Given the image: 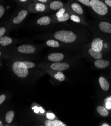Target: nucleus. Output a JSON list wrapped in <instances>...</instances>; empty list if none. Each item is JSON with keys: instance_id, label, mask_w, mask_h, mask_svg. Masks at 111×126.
<instances>
[{"instance_id": "f704fd0d", "label": "nucleus", "mask_w": 111, "mask_h": 126, "mask_svg": "<svg viewBox=\"0 0 111 126\" xmlns=\"http://www.w3.org/2000/svg\"><path fill=\"white\" fill-rule=\"evenodd\" d=\"M105 3L107 6L111 8V0H105Z\"/></svg>"}, {"instance_id": "e433bc0d", "label": "nucleus", "mask_w": 111, "mask_h": 126, "mask_svg": "<svg viewBox=\"0 0 111 126\" xmlns=\"http://www.w3.org/2000/svg\"><path fill=\"white\" fill-rule=\"evenodd\" d=\"M102 126H109V125L108 124H104L102 125Z\"/></svg>"}, {"instance_id": "0eeeda50", "label": "nucleus", "mask_w": 111, "mask_h": 126, "mask_svg": "<svg viewBox=\"0 0 111 126\" xmlns=\"http://www.w3.org/2000/svg\"><path fill=\"white\" fill-rule=\"evenodd\" d=\"M103 40L100 38H96L91 44V48L94 51L100 52L103 48Z\"/></svg>"}, {"instance_id": "7ed1b4c3", "label": "nucleus", "mask_w": 111, "mask_h": 126, "mask_svg": "<svg viewBox=\"0 0 111 126\" xmlns=\"http://www.w3.org/2000/svg\"><path fill=\"white\" fill-rule=\"evenodd\" d=\"M12 68L17 76L21 78H26L29 73L28 69L23 61H17L15 62L12 66Z\"/></svg>"}, {"instance_id": "9d476101", "label": "nucleus", "mask_w": 111, "mask_h": 126, "mask_svg": "<svg viewBox=\"0 0 111 126\" xmlns=\"http://www.w3.org/2000/svg\"><path fill=\"white\" fill-rule=\"evenodd\" d=\"M64 58V55L62 53H53L50 54L48 57V59L49 61L58 62L62 60Z\"/></svg>"}, {"instance_id": "a211bd4d", "label": "nucleus", "mask_w": 111, "mask_h": 126, "mask_svg": "<svg viewBox=\"0 0 111 126\" xmlns=\"http://www.w3.org/2000/svg\"><path fill=\"white\" fill-rule=\"evenodd\" d=\"M88 53L92 57L96 59H100L103 57V54L101 52H99L95 51L92 48H90L88 50Z\"/></svg>"}, {"instance_id": "f3484780", "label": "nucleus", "mask_w": 111, "mask_h": 126, "mask_svg": "<svg viewBox=\"0 0 111 126\" xmlns=\"http://www.w3.org/2000/svg\"><path fill=\"white\" fill-rule=\"evenodd\" d=\"M13 40L11 37L8 36H3L1 39H0V45L3 46H6L10 44H11Z\"/></svg>"}, {"instance_id": "393cba45", "label": "nucleus", "mask_w": 111, "mask_h": 126, "mask_svg": "<svg viewBox=\"0 0 111 126\" xmlns=\"http://www.w3.org/2000/svg\"><path fill=\"white\" fill-rule=\"evenodd\" d=\"M66 12V9L65 7L59 10L56 13V18H60L62 16H63Z\"/></svg>"}, {"instance_id": "bb28decb", "label": "nucleus", "mask_w": 111, "mask_h": 126, "mask_svg": "<svg viewBox=\"0 0 111 126\" xmlns=\"http://www.w3.org/2000/svg\"><path fill=\"white\" fill-rule=\"evenodd\" d=\"M23 61L28 69L32 68L35 66V64L32 62H30L28 61Z\"/></svg>"}, {"instance_id": "7c9ffc66", "label": "nucleus", "mask_w": 111, "mask_h": 126, "mask_svg": "<svg viewBox=\"0 0 111 126\" xmlns=\"http://www.w3.org/2000/svg\"><path fill=\"white\" fill-rule=\"evenodd\" d=\"M47 117L48 119L50 120H53L55 119V115L53 114V113H47Z\"/></svg>"}, {"instance_id": "473e14b6", "label": "nucleus", "mask_w": 111, "mask_h": 126, "mask_svg": "<svg viewBox=\"0 0 111 126\" xmlns=\"http://www.w3.org/2000/svg\"><path fill=\"white\" fill-rule=\"evenodd\" d=\"M33 1L46 4L49 2V0H33Z\"/></svg>"}, {"instance_id": "5701e85b", "label": "nucleus", "mask_w": 111, "mask_h": 126, "mask_svg": "<svg viewBox=\"0 0 111 126\" xmlns=\"http://www.w3.org/2000/svg\"><path fill=\"white\" fill-rule=\"evenodd\" d=\"M70 15L69 13L67 12H66L64 15L63 16H62L60 18H57V20L59 22H63L68 21L70 19Z\"/></svg>"}, {"instance_id": "dca6fc26", "label": "nucleus", "mask_w": 111, "mask_h": 126, "mask_svg": "<svg viewBox=\"0 0 111 126\" xmlns=\"http://www.w3.org/2000/svg\"><path fill=\"white\" fill-rule=\"evenodd\" d=\"M101 89L104 91H108L109 90L110 85L108 80L104 77H100L99 79Z\"/></svg>"}, {"instance_id": "20e7f679", "label": "nucleus", "mask_w": 111, "mask_h": 126, "mask_svg": "<svg viewBox=\"0 0 111 126\" xmlns=\"http://www.w3.org/2000/svg\"><path fill=\"white\" fill-rule=\"evenodd\" d=\"M47 4L39 2H31L27 8L29 11L35 12H44L47 9Z\"/></svg>"}, {"instance_id": "f8f14e48", "label": "nucleus", "mask_w": 111, "mask_h": 126, "mask_svg": "<svg viewBox=\"0 0 111 126\" xmlns=\"http://www.w3.org/2000/svg\"><path fill=\"white\" fill-rule=\"evenodd\" d=\"M71 9L76 13L79 15H82L84 13V10L81 6L76 2H74L70 4Z\"/></svg>"}, {"instance_id": "c9c22d12", "label": "nucleus", "mask_w": 111, "mask_h": 126, "mask_svg": "<svg viewBox=\"0 0 111 126\" xmlns=\"http://www.w3.org/2000/svg\"><path fill=\"white\" fill-rule=\"evenodd\" d=\"M104 102L105 103L106 102H111V96H109L106 97L104 100Z\"/></svg>"}, {"instance_id": "6e6552de", "label": "nucleus", "mask_w": 111, "mask_h": 126, "mask_svg": "<svg viewBox=\"0 0 111 126\" xmlns=\"http://www.w3.org/2000/svg\"><path fill=\"white\" fill-rule=\"evenodd\" d=\"M70 67V65L68 63L65 62H55L53 63L51 66V68L52 69L56 71H63L67 69Z\"/></svg>"}, {"instance_id": "f257e3e1", "label": "nucleus", "mask_w": 111, "mask_h": 126, "mask_svg": "<svg viewBox=\"0 0 111 126\" xmlns=\"http://www.w3.org/2000/svg\"><path fill=\"white\" fill-rule=\"evenodd\" d=\"M54 36L56 39L68 44L75 42L77 37V35L73 31L65 30L56 32Z\"/></svg>"}, {"instance_id": "c756f323", "label": "nucleus", "mask_w": 111, "mask_h": 126, "mask_svg": "<svg viewBox=\"0 0 111 126\" xmlns=\"http://www.w3.org/2000/svg\"><path fill=\"white\" fill-rule=\"evenodd\" d=\"M6 32V29L5 27H0V39H1L3 36H4Z\"/></svg>"}, {"instance_id": "ddd939ff", "label": "nucleus", "mask_w": 111, "mask_h": 126, "mask_svg": "<svg viewBox=\"0 0 111 126\" xmlns=\"http://www.w3.org/2000/svg\"><path fill=\"white\" fill-rule=\"evenodd\" d=\"M95 65L96 67L99 69H103L108 67L109 64L110 62L108 61L100 59H97L95 62Z\"/></svg>"}, {"instance_id": "58836bf2", "label": "nucleus", "mask_w": 111, "mask_h": 126, "mask_svg": "<svg viewBox=\"0 0 111 126\" xmlns=\"http://www.w3.org/2000/svg\"><path fill=\"white\" fill-rule=\"evenodd\" d=\"M1 51H0V56H1Z\"/></svg>"}, {"instance_id": "2f4dec72", "label": "nucleus", "mask_w": 111, "mask_h": 126, "mask_svg": "<svg viewBox=\"0 0 111 126\" xmlns=\"http://www.w3.org/2000/svg\"><path fill=\"white\" fill-rule=\"evenodd\" d=\"M6 99V95L5 94H2L0 95V105H1Z\"/></svg>"}, {"instance_id": "6ab92c4d", "label": "nucleus", "mask_w": 111, "mask_h": 126, "mask_svg": "<svg viewBox=\"0 0 111 126\" xmlns=\"http://www.w3.org/2000/svg\"><path fill=\"white\" fill-rule=\"evenodd\" d=\"M97 110L98 113L104 117H107L109 115V111L108 110L102 106H98L97 108Z\"/></svg>"}, {"instance_id": "4c0bfd02", "label": "nucleus", "mask_w": 111, "mask_h": 126, "mask_svg": "<svg viewBox=\"0 0 111 126\" xmlns=\"http://www.w3.org/2000/svg\"><path fill=\"white\" fill-rule=\"evenodd\" d=\"M3 124L2 123V122H1V121H0V126H3Z\"/></svg>"}, {"instance_id": "1a4fd4ad", "label": "nucleus", "mask_w": 111, "mask_h": 126, "mask_svg": "<svg viewBox=\"0 0 111 126\" xmlns=\"http://www.w3.org/2000/svg\"><path fill=\"white\" fill-rule=\"evenodd\" d=\"M48 5L50 9L54 11H58L59 10L65 7L64 4L59 0H54V1H51Z\"/></svg>"}, {"instance_id": "a878e982", "label": "nucleus", "mask_w": 111, "mask_h": 126, "mask_svg": "<svg viewBox=\"0 0 111 126\" xmlns=\"http://www.w3.org/2000/svg\"><path fill=\"white\" fill-rule=\"evenodd\" d=\"M70 19L74 22H76V23H80L81 22V19L80 18L76 15H75V14H72L70 17Z\"/></svg>"}, {"instance_id": "4468645a", "label": "nucleus", "mask_w": 111, "mask_h": 126, "mask_svg": "<svg viewBox=\"0 0 111 126\" xmlns=\"http://www.w3.org/2000/svg\"><path fill=\"white\" fill-rule=\"evenodd\" d=\"M51 18L48 16L42 17L38 19L37 21V24L41 26H47L51 23Z\"/></svg>"}, {"instance_id": "412c9836", "label": "nucleus", "mask_w": 111, "mask_h": 126, "mask_svg": "<svg viewBox=\"0 0 111 126\" xmlns=\"http://www.w3.org/2000/svg\"><path fill=\"white\" fill-rule=\"evenodd\" d=\"M46 45L48 46L53 48H58L60 46L59 42L58 41L54 39H50L47 41Z\"/></svg>"}, {"instance_id": "423d86ee", "label": "nucleus", "mask_w": 111, "mask_h": 126, "mask_svg": "<svg viewBox=\"0 0 111 126\" xmlns=\"http://www.w3.org/2000/svg\"><path fill=\"white\" fill-rule=\"evenodd\" d=\"M18 51L21 53L31 54L36 52V48L35 46L31 44H23L19 46L18 48Z\"/></svg>"}, {"instance_id": "c85d7f7f", "label": "nucleus", "mask_w": 111, "mask_h": 126, "mask_svg": "<svg viewBox=\"0 0 111 126\" xmlns=\"http://www.w3.org/2000/svg\"><path fill=\"white\" fill-rule=\"evenodd\" d=\"M5 12V8L2 5H0V19H1L4 15Z\"/></svg>"}, {"instance_id": "39448f33", "label": "nucleus", "mask_w": 111, "mask_h": 126, "mask_svg": "<svg viewBox=\"0 0 111 126\" xmlns=\"http://www.w3.org/2000/svg\"><path fill=\"white\" fill-rule=\"evenodd\" d=\"M28 10L26 9H20L18 12L17 15L14 17L13 20H12V23L14 25L20 24L28 16Z\"/></svg>"}, {"instance_id": "aec40b11", "label": "nucleus", "mask_w": 111, "mask_h": 126, "mask_svg": "<svg viewBox=\"0 0 111 126\" xmlns=\"http://www.w3.org/2000/svg\"><path fill=\"white\" fill-rule=\"evenodd\" d=\"M14 116L15 113L13 110H10L8 111L6 115V121L9 124L11 123L14 119Z\"/></svg>"}, {"instance_id": "b1692460", "label": "nucleus", "mask_w": 111, "mask_h": 126, "mask_svg": "<svg viewBox=\"0 0 111 126\" xmlns=\"http://www.w3.org/2000/svg\"><path fill=\"white\" fill-rule=\"evenodd\" d=\"M16 1L21 5H22L27 8V7L32 2L33 0H16Z\"/></svg>"}, {"instance_id": "2eb2a0df", "label": "nucleus", "mask_w": 111, "mask_h": 126, "mask_svg": "<svg viewBox=\"0 0 111 126\" xmlns=\"http://www.w3.org/2000/svg\"><path fill=\"white\" fill-rule=\"evenodd\" d=\"M45 126H66V124L59 120H47L45 122Z\"/></svg>"}, {"instance_id": "72a5a7b5", "label": "nucleus", "mask_w": 111, "mask_h": 126, "mask_svg": "<svg viewBox=\"0 0 111 126\" xmlns=\"http://www.w3.org/2000/svg\"><path fill=\"white\" fill-rule=\"evenodd\" d=\"M106 108L108 110L111 109V102H106Z\"/></svg>"}, {"instance_id": "4be33fe9", "label": "nucleus", "mask_w": 111, "mask_h": 126, "mask_svg": "<svg viewBox=\"0 0 111 126\" xmlns=\"http://www.w3.org/2000/svg\"><path fill=\"white\" fill-rule=\"evenodd\" d=\"M54 78L60 81H63L65 79V75L62 72H61L60 71H59L56 74H55Z\"/></svg>"}, {"instance_id": "f03ea898", "label": "nucleus", "mask_w": 111, "mask_h": 126, "mask_svg": "<svg viewBox=\"0 0 111 126\" xmlns=\"http://www.w3.org/2000/svg\"><path fill=\"white\" fill-rule=\"evenodd\" d=\"M91 7L94 12L100 16H105L108 12L107 6L100 0H90Z\"/></svg>"}, {"instance_id": "cd10ccee", "label": "nucleus", "mask_w": 111, "mask_h": 126, "mask_svg": "<svg viewBox=\"0 0 111 126\" xmlns=\"http://www.w3.org/2000/svg\"><path fill=\"white\" fill-rule=\"evenodd\" d=\"M78 1L80 3L86 6H87V7H91L90 0H78Z\"/></svg>"}, {"instance_id": "9b49d317", "label": "nucleus", "mask_w": 111, "mask_h": 126, "mask_svg": "<svg viewBox=\"0 0 111 126\" xmlns=\"http://www.w3.org/2000/svg\"><path fill=\"white\" fill-rule=\"evenodd\" d=\"M99 27L102 32L107 33H111V24L107 22L103 21L99 24Z\"/></svg>"}]
</instances>
